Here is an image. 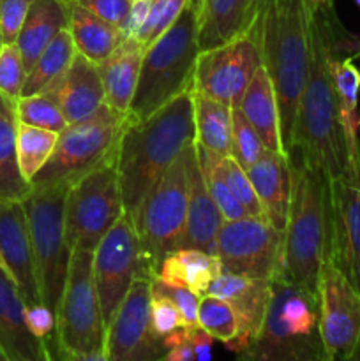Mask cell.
Wrapping results in <instances>:
<instances>
[{"label": "cell", "mask_w": 360, "mask_h": 361, "mask_svg": "<svg viewBox=\"0 0 360 361\" xmlns=\"http://www.w3.org/2000/svg\"><path fill=\"white\" fill-rule=\"evenodd\" d=\"M332 0H311V63L296 113L293 152L337 178L349 161L339 111L332 59L346 42ZM292 157V155H289Z\"/></svg>", "instance_id": "obj_1"}, {"label": "cell", "mask_w": 360, "mask_h": 361, "mask_svg": "<svg viewBox=\"0 0 360 361\" xmlns=\"http://www.w3.org/2000/svg\"><path fill=\"white\" fill-rule=\"evenodd\" d=\"M260 49L281 116L284 155L293 152L296 113L311 63V0H258L247 28Z\"/></svg>", "instance_id": "obj_2"}, {"label": "cell", "mask_w": 360, "mask_h": 361, "mask_svg": "<svg viewBox=\"0 0 360 361\" xmlns=\"http://www.w3.org/2000/svg\"><path fill=\"white\" fill-rule=\"evenodd\" d=\"M196 141L193 88L141 122H127L116 147V171L126 215L133 221L148 190Z\"/></svg>", "instance_id": "obj_3"}, {"label": "cell", "mask_w": 360, "mask_h": 361, "mask_svg": "<svg viewBox=\"0 0 360 361\" xmlns=\"http://www.w3.org/2000/svg\"><path fill=\"white\" fill-rule=\"evenodd\" d=\"M292 164V197L282 240L281 271L289 282L318 298L321 267L330 259V180L296 154Z\"/></svg>", "instance_id": "obj_4"}, {"label": "cell", "mask_w": 360, "mask_h": 361, "mask_svg": "<svg viewBox=\"0 0 360 361\" xmlns=\"http://www.w3.org/2000/svg\"><path fill=\"white\" fill-rule=\"evenodd\" d=\"M198 53V13L189 2L172 27L145 48L127 122H141L176 95L191 90Z\"/></svg>", "instance_id": "obj_5"}, {"label": "cell", "mask_w": 360, "mask_h": 361, "mask_svg": "<svg viewBox=\"0 0 360 361\" xmlns=\"http://www.w3.org/2000/svg\"><path fill=\"white\" fill-rule=\"evenodd\" d=\"M244 358L261 361L327 360L320 335V303L281 271L270 281V302L263 326Z\"/></svg>", "instance_id": "obj_6"}, {"label": "cell", "mask_w": 360, "mask_h": 361, "mask_svg": "<svg viewBox=\"0 0 360 361\" xmlns=\"http://www.w3.org/2000/svg\"><path fill=\"white\" fill-rule=\"evenodd\" d=\"M106 326L94 279V250L73 249L56 309L55 356L104 361Z\"/></svg>", "instance_id": "obj_7"}, {"label": "cell", "mask_w": 360, "mask_h": 361, "mask_svg": "<svg viewBox=\"0 0 360 361\" xmlns=\"http://www.w3.org/2000/svg\"><path fill=\"white\" fill-rule=\"evenodd\" d=\"M69 187L67 183L32 187L21 200L30 233L41 303L55 314L73 252L66 240V200Z\"/></svg>", "instance_id": "obj_8"}, {"label": "cell", "mask_w": 360, "mask_h": 361, "mask_svg": "<svg viewBox=\"0 0 360 361\" xmlns=\"http://www.w3.org/2000/svg\"><path fill=\"white\" fill-rule=\"evenodd\" d=\"M193 152L194 143H191L159 176L157 182L145 196L134 219V229L140 238L145 267L150 275H154L159 263L176 249L186 228L189 161Z\"/></svg>", "instance_id": "obj_9"}, {"label": "cell", "mask_w": 360, "mask_h": 361, "mask_svg": "<svg viewBox=\"0 0 360 361\" xmlns=\"http://www.w3.org/2000/svg\"><path fill=\"white\" fill-rule=\"evenodd\" d=\"M124 127L126 115L115 111L106 102L87 118L67 123L59 134L52 157L34 176L30 185H73L92 169L115 157Z\"/></svg>", "instance_id": "obj_10"}, {"label": "cell", "mask_w": 360, "mask_h": 361, "mask_svg": "<svg viewBox=\"0 0 360 361\" xmlns=\"http://www.w3.org/2000/svg\"><path fill=\"white\" fill-rule=\"evenodd\" d=\"M124 214L115 155L69 187L66 200L67 245L71 250H94Z\"/></svg>", "instance_id": "obj_11"}, {"label": "cell", "mask_w": 360, "mask_h": 361, "mask_svg": "<svg viewBox=\"0 0 360 361\" xmlns=\"http://www.w3.org/2000/svg\"><path fill=\"white\" fill-rule=\"evenodd\" d=\"M140 274L150 271L145 267L133 221L124 214L94 249V279L106 330Z\"/></svg>", "instance_id": "obj_12"}, {"label": "cell", "mask_w": 360, "mask_h": 361, "mask_svg": "<svg viewBox=\"0 0 360 361\" xmlns=\"http://www.w3.org/2000/svg\"><path fill=\"white\" fill-rule=\"evenodd\" d=\"M284 233L267 219L247 217L224 221L217 235V257L232 274L272 279L281 268Z\"/></svg>", "instance_id": "obj_13"}, {"label": "cell", "mask_w": 360, "mask_h": 361, "mask_svg": "<svg viewBox=\"0 0 360 361\" xmlns=\"http://www.w3.org/2000/svg\"><path fill=\"white\" fill-rule=\"evenodd\" d=\"M260 66V49L253 35L246 32L224 44L198 53L193 88L229 108H239Z\"/></svg>", "instance_id": "obj_14"}, {"label": "cell", "mask_w": 360, "mask_h": 361, "mask_svg": "<svg viewBox=\"0 0 360 361\" xmlns=\"http://www.w3.org/2000/svg\"><path fill=\"white\" fill-rule=\"evenodd\" d=\"M150 300L152 275L140 274L106 330L104 361L162 360L166 349L152 326Z\"/></svg>", "instance_id": "obj_15"}, {"label": "cell", "mask_w": 360, "mask_h": 361, "mask_svg": "<svg viewBox=\"0 0 360 361\" xmlns=\"http://www.w3.org/2000/svg\"><path fill=\"white\" fill-rule=\"evenodd\" d=\"M318 303L327 361L352 360L360 341V291L332 259L321 267Z\"/></svg>", "instance_id": "obj_16"}, {"label": "cell", "mask_w": 360, "mask_h": 361, "mask_svg": "<svg viewBox=\"0 0 360 361\" xmlns=\"http://www.w3.org/2000/svg\"><path fill=\"white\" fill-rule=\"evenodd\" d=\"M330 259L360 291V147L330 180Z\"/></svg>", "instance_id": "obj_17"}, {"label": "cell", "mask_w": 360, "mask_h": 361, "mask_svg": "<svg viewBox=\"0 0 360 361\" xmlns=\"http://www.w3.org/2000/svg\"><path fill=\"white\" fill-rule=\"evenodd\" d=\"M270 281L272 279L246 277L222 270L210 284L208 293L226 300L239 321V335L224 342L228 351L242 356L249 342L260 334L270 302Z\"/></svg>", "instance_id": "obj_18"}, {"label": "cell", "mask_w": 360, "mask_h": 361, "mask_svg": "<svg viewBox=\"0 0 360 361\" xmlns=\"http://www.w3.org/2000/svg\"><path fill=\"white\" fill-rule=\"evenodd\" d=\"M0 256L7 277L16 284L25 305L41 303L30 233L21 201L0 197Z\"/></svg>", "instance_id": "obj_19"}, {"label": "cell", "mask_w": 360, "mask_h": 361, "mask_svg": "<svg viewBox=\"0 0 360 361\" xmlns=\"http://www.w3.org/2000/svg\"><path fill=\"white\" fill-rule=\"evenodd\" d=\"M41 94L52 95L59 102L67 123L87 118L104 104V88L97 63L80 51H76L66 73Z\"/></svg>", "instance_id": "obj_20"}, {"label": "cell", "mask_w": 360, "mask_h": 361, "mask_svg": "<svg viewBox=\"0 0 360 361\" xmlns=\"http://www.w3.org/2000/svg\"><path fill=\"white\" fill-rule=\"evenodd\" d=\"M23 309L16 284L0 270V353L6 361H52L49 345L27 328Z\"/></svg>", "instance_id": "obj_21"}, {"label": "cell", "mask_w": 360, "mask_h": 361, "mask_svg": "<svg viewBox=\"0 0 360 361\" xmlns=\"http://www.w3.org/2000/svg\"><path fill=\"white\" fill-rule=\"evenodd\" d=\"M224 217L207 189L196 147L189 161V201H187L186 228H184L176 249H198L203 252H217V235ZM217 256V254H215Z\"/></svg>", "instance_id": "obj_22"}, {"label": "cell", "mask_w": 360, "mask_h": 361, "mask_svg": "<svg viewBox=\"0 0 360 361\" xmlns=\"http://www.w3.org/2000/svg\"><path fill=\"white\" fill-rule=\"evenodd\" d=\"M260 203L265 219L275 229L284 233L292 197V164L286 155L265 150L253 166L246 169Z\"/></svg>", "instance_id": "obj_23"}, {"label": "cell", "mask_w": 360, "mask_h": 361, "mask_svg": "<svg viewBox=\"0 0 360 361\" xmlns=\"http://www.w3.org/2000/svg\"><path fill=\"white\" fill-rule=\"evenodd\" d=\"M145 48L138 39H124L115 51L97 63L104 88V102L127 115L141 71Z\"/></svg>", "instance_id": "obj_24"}, {"label": "cell", "mask_w": 360, "mask_h": 361, "mask_svg": "<svg viewBox=\"0 0 360 361\" xmlns=\"http://www.w3.org/2000/svg\"><path fill=\"white\" fill-rule=\"evenodd\" d=\"M256 6L258 0H205L198 13L200 51L246 34L253 23Z\"/></svg>", "instance_id": "obj_25"}, {"label": "cell", "mask_w": 360, "mask_h": 361, "mask_svg": "<svg viewBox=\"0 0 360 361\" xmlns=\"http://www.w3.org/2000/svg\"><path fill=\"white\" fill-rule=\"evenodd\" d=\"M239 108L244 113V116L249 120L253 129L256 130L265 148L284 155L277 95H275L274 83H272L270 76L263 66L258 67L253 80L247 85Z\"/></svg>", "instance_id": "obj_26"}, {"label": "cell", "mask_w": 360, "mask_h": 361, "mask_svg": "<svg viewBox=\"0 0 360 361\" xmlns=\"http://www.w3.org/2000/svg\"><path fill=\"white\" fill-rule=\"evenodd\" d=\"M71 4L66 0H34L18 32L16 44L23 56L25 69L34 67L46 46L60 30L69 28Z\"/></svg>", "instance_id": "obj_27"}, {"label": "cell", "mask_w": 360, "mask_h": 361, "mask_svg": "<svg viewBox=\"0 0 360 361\" xmlns=\"http://www.w3.org/2000/svg\"><path fill=\"white\" fill-rule=\"evenodd\" d=\"M222 270L221 259L215 254L198 249H175L159 263L152 277L168 286L191 289L201 298Z\"/></svg>", "instance_id": "obj_28"}, {"label": "cell", "mask_w": 360, "mask_h": 361, "mask_svg": "<svg viewBox=\"0 0 360 361\" xmlns=\"http://www.w3.org/2000/svg\"><path fill=\"white\" fill-rule=\"evenodd\" d=\"M344 48L346 42L335 51L332 59V74H334V85L339 99L342 129H344L346 143H348V154L352 157L360 147V69L355 63V55H339Z\"/></svg>", "instance_id": "obj_29"}, {"label": "cell", "mask_w": 360, "mask_h": 361, "mask_svg": "<svg viewBox=\"0 0 360 361\" xmlns=\"http://www.w3.org/2000/svg\"><path fill=\"white\" fill-rule=\"evenodd\" d=\"M69 32L73 35L76 51L94 63L104 60L124 41L122 30L119 27L106 23L76 2H71Z\"/></svg>", "instance_id": "obj_30"}, {"label": "cell", "mask_w": 360, "mask_h": 361, "mask_svg": "<svg viewBox=\"0 0 360 361\" xmlns=\"http://www.w3.org/2000/svg\"><path fill=\"white\" fill-rule=\"evenodd\" d=\"M16 129V102L0 94V197L21 201L32 185L18 168Z\"/></svg>", "instance_id": "obj_31"}, {"label": "cell", "mask_w": 360, "mask_h": 361, "mask_svg": "<svg viewBox=\"0 0 360 361\" xmlns=\"http://www.w3.org/2000/svg\"><path fill=\"white\" fill-rule=\"evenodd\" d=\"M196 141L219 155H232V108L193 88Z\"/></svg>", "instance_id": "obj_32"}, {"label": "cell", "mask_w": 360, "mask_h": 361, "mask_svg": "<svg viewBox=\"0 0 360 361\" xmlns=\"http://www.w3.org/2000/svg\"><path fill=\"white\" fill-rule=\"evenodd\" d=\"M74 55H76V46H74L73 35H71L69 28H64L46 46L44 51L35 60L34 67L28 71L21 95L41 94L46 88L52 87L66 73Z\"/></svg>", "instance_id": "obj_33"}, {"label": "cell", "mask_w": 360, "mask_h": 361, "mask_svg": "<svg viewBox=\"0 0 360 361\" xmlns=\"http://www.w3.org/2000/svg\"><path fill=\"white\" fill-rule=\"evenodd\" d=\"M59 141V133L42 129V127L28 126L18 122L16 129V157L21 176L32 183L34 176L44 168L52 157L55 145Z\"/></svg>", "instance_id": "obj_34"}, {"label": "cell", "mask_w": 360, "mask_h": 361, "mask_svg": "<svg viewBox=\"0 0 360 361\" xmlns=\"http://www.w3.org/2000/svg\"><path fill=\"white\" fill-rule=\"evenodd\" d=\"M16 116L18 122L55 130L59 134L67 127V120L59 102L48 94L21 95L16 101Z\"/></svg>", "instance_id": "obj_35"}, {"label": "cell", "mask_w": 360, "mask_h": 361, "mask_svg": "<svg viewBox=\"0 0 360 361\" xmlns=\"http://www.w3.org/2000/svg\"><path fill=\"white\" fill-rule=\"evenodd\" d=\"M198 324L221 342H229L239 335V321H236L235 310L226 300L210 293L200 298Z\"/></svg>", "instance_id": "obj_36"}, {"label": "cell", "mask_w": 360, "mask_h": 361, "mask_svg": "<svg viewBox=\"0 0 360 361\" xmlns=\"http://www.w3.org/2000/svg\"><path fill=\"white\" fill-rule=\"evenodd\" d=\"M217 162L222 178L228 183L229 190L235 194L239 203L246 208L247 214L253 215V217L265 219V212L260 203V197H258L246 169L236 162V159L233 155H219Z\"/></svg>", "instance_id": "obj_37"}, {"label": "cell", "mask_w": 360, "mask_h": 361, "mask_svg": "<svg viewBox=\"0 0 360 361\" xmlns=\"http://www.w3.org/2000/svg\"><path fill=\"white\" fill-rule=\"evenodd\" d=\"M267 150L240 108H232V155L244 169L253 166Z\"/></svg>", "instance_id": "obj_38"}, {"label": "cell", "mask_w": 360, "mask_h": 361, "mask_svg": "<svg viewBox=\"0 0 360 361\" xmlns=\"http://www.w3.org/2000/svg\"><path fill=\"white\" fill-rule=\"evenodd\" d=\"M27 69L16 42H2L0 48V94L16 102L23 92Z\"/></svg>", "instance_id": "obj_39"}, {"label": "cell", "mask_w": 360, "mask_h": 361, "mask_svg": "<svg viewBox=\"0 0 360 361\" xmlns=\"http://www.w3.org/2000/svg\"><path fill=\"white\" fill-rule=\"evenodd\" d=\"M189 0H150V11H148L147 23L141 28L138 41L143 48L150 46L159 35L168 30L173 21L180 16L184 7Z\"/></svg>", "instance_id": "obj_40"}, {"label": "cell", "mask_w": 360, "mask_h": 361, "mask_svg": "<svg viewBox=\"0 0 360 361\" xmlns=\"http://www.w3.org/2000/svg\"><path fill=\"white\" fill-rule=\"evenodd\" d=\"M152 293L162 295L172 300L179 307L184 317L186 326H198V307H200V296L187 288H176V286L164 284L159 279L152 277Z\"/></svg>", "instance_id": "obj_41"}, {"label": "cell", "mask_w": 360, "mask_h": 361, "mask_svg": "<svg viewBox=\"0 0 360 361\" xmlns=\"http://www.w3.org/2000/svg\"><path fill=\"white\" fill-rule=\"evenodd\" d=\"M150 317L152 326H154V331L159 337H164L169 331L186 326L179 307L169 298H166L162 295H155V293H152Z\"/></svg>", "instance_id": "obj_42"}, {"label": "cell", "mask_w": 360, "mask_h": 361, "mask_svg": "<svg viewBox=\"0 0 360 361\" xmlns=\"http://www.w3.org/2000/svg\"><path fill=\"white\" fill-rule=\"evenodd\" d=\"M34 0H0V37L2 42H16L18 32Z\"/></svg>", "instance_id": "obj_43"}, {"label": "cell", "mask_w": 360, "mask_h": 361, "mask_svg": "<svg viewBox=\"0 0 360 361\" xmlns=\"http://www.w3.org/2000/svg\"><path fill=\"white\" fill-rule=\"evenodd\" d=\"M23 316L30 334L39 341H44L48 345L52 344L49 338L55 335L53 331L56 328V314L44 303H32V305H25Z\"/></svg>", "instance_id": "obj_44"}, {"label": "cell", "mask_w": 360, "mask_h": 361, "mask_svg": "<svg viewBox=\"0 0 360 361\" xmlns=\"http://www.w3.org/2000/svg\"><path fill=\"white\" fill-rule=\"evenodd\" d=\"M74 2L104 20L106 23L120 28L129 13L133 0H74Z\"/></svg>", "instance_id": "obj_45"}, {"label": "cell", "mask_w": 360, "mask_h": 361, "mask_svg": "<svg viewBox=\"0 0 360 361\" xmlns=\"http://www.w3.org/2000/svg\"><path fill=\"white\" fill-rule=\"evenodd\" d=\"M148 11H150V0H133L129 13L120 27L124 39H138L141 28L147 23Z\"/></svg>", "instance_id": "obj_46"}, {"label": "cell", "mask_w": 360, "mask_h": 361, "mask_svg": "<svg viewBox=\"0 0 360 361\" xmlns=\"http://www.w3.org/2000/svg\"><path fill=\"white\" fill-rule=\"evenodd\" d=\"M191 342H193L194 358L200 361H208L212 358V344H214V337H212L207 330H203L200 324L191 328Z\"/></svg>", "instance_id": "obj_47"}, {"label": "cell", "mask_w": 360, "mask_h": 361, "mask_svg": "<svg viewBox=\"0 0 360 361\" xmlns=\"http://www.w3.org/2000/svg\"><path fill=\"white\" fill-rule=\"evenodd\" d=\"M164 361H189L194 360V349H193V342L187 341L184 344L175 345V348L168 349L162 356Z\"/></svg>", "instance_id": "obj_48"}, {"label": "cell", "mask_w": 360, "mask_h": 361, "mask_svg": "<svg viewBox=\"0 0 360 361\" xmlns=\"http://www.w3.org/2000/svg\"><path fill=\"white\" fill-rule=\"evenodd\" d=\"M189 2H191V6L196 9V13H200V9H201V6H203L205 0H189Z\"/></svg>", "instance_id": "obj_49"}, {"label": "cell", "mask_w": 360, "mask_h": 361, "mask_svg": "<svg viewBox=\"0 0 360 361\" xmlns=\"http://www.w3.org/2000/svg\"><path fill=\"white\" fill-rule=\"evenodd\" d=\"M352 360L353 361H360V341H359V344H356V349H355V353H353Z\"/></svg>", "instance_id": "obj_50"}, {"label": "cell", "mask_w": 360, "mask_h": 361, "mask_svg": "<svg viewBox=\"0 0 360 361\" xmlns=\"http://www.w3.org/2000/svg\"><path fill=\"white\" fill-rule=\"evenodd\" d=\"M0 270L4 271V274H6V264H4V261H2V256H0ZM7 275V274H6Z\"/></svg>", "instance_id": "obj_51"}, {"label": "cell", "mask_w": 360, "mask_h": 361, "mask_svg": "<svg viewBox=\"0 0 360 361\" xmlns=\"http://www.w3.org/2000/svg\"><path fill=\"white\" fill-rule=\"evenodd\" d=\"M0 361H6V358H4V355H2V353H0Z\"/></svg>", "instance_id": "obj_52"}, {"label": "cell", "mask_w": 360, "mask_h": 361, "mask_svg": "<svg viewBox=\"0 0 360 361\" xmlns=\"http://www.w3.org/2000/svg\"><path fill=\"white\" fill-rule=\"evenodd\" d=\"M66 2H67V4H71V2H74V0H66Z\"/></svg>", "instance_id": "obj_53"}, {"label": "cell", "mask_w": 360, "mask_h": 361, "mask_svg": "<svg viewBox=\"0 0 360 361\" xmlns=\"http://www.w3.org/2000/svg\"><path fill=\"white\" fill-rule=\"evenodd\" d=\"M0 48H2V37H0Z\"/></svg>", "instance_id": "obj_54"}, {"label": "cell", "mask_w": 360, "mask_h": 361, "mask_svg": "<svg viewBox=\"0 0 360 361\" xmlns=\"http://www.w3.org/2000/svg\"><path fill=\"white\" fill-rule=\"evenodd\" d=\"M355 2H356V4H359V6H360V0H355Z\"/></svg>", "instance_id": "obj_55"}]
</instances>
